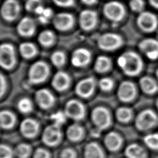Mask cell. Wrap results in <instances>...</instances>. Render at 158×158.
<instances>
[{"mask_svg":"<svg viewBox=\"0 0 158 158\" xmlns=\"http://www.w3.org/2000/svg\"><path fill=\"white\" fill-rule=\"evenodd\" d=\"M117 64L123 72L130 77L136 76L143 68L141 57L134 51H126L117 59Z\"/></svg>","mask_w":158,"mask_h":158,"instance_id":"1","label":"cell"},{"mask_svg":"<svg viewBox=\"0 0 158 158\" xmlns=\"http://www.w3.org/2000/svg\"><path fill=\"white\" fill-rule=\"evenodd\" d=\"M158 124V116L149 109L141 111L135 117V125L140 131H148L154 128Z\"/></svg>","mask_w":158,"mask_h":158,"instance_id":"2","label":"cell"},{"mask_svg":"<svg viewBox=\"0 0 158 158\" xmlns=\"http://www.w3.org/2000/svg\"><path fill=\"white\" fill-rule=\"evenodd\" d=\"M64 134L61 127L55 123H52L45 127L41 133L43 143L49 148H55L61 144Z\"/></svg>","mask_w":158,"mask_h":158,"instance_id":"3","label":"cell"},{"mask_svg":"<svg viewBox=\"0 0 158 158\" xmlns=\"http://www.w3.org/2000/svg\"><path fill=\"white\" fill-rule=\"evenodd\" d=\"M91 118L95 128L101 131L108 129L112 123L110 111L103 106L94 107L91 112Z\"/></svg>","mask_w":158,"mask_h":158,"instance_id":"4","label":"cell"},{"mask_svg":"<svg viewBox=\"0 0 158 158\" xmlns=\"http://www.w3.org/2000/svg\"><path fill=\"white\" fill-rule=\"evenodd\" d=\"M49 73L48 64L42 60L33 63L30 67L28 73V80L31 84H39L46 80Z\"/></svg>","mask_w":158,"mask_h":158,"instance_id":"5","label":"cell"},{"mask_svg":"<svg viewBox=\"0 0 158 158\" xmlns=\"http://www.w3.org/2000/svg\"><path fill=\"white\" fill-rule=\"evenodd\" d=\"M123 43V40L122 36L112 32L103 33L98 39V47L106 51H115L120 48Z\"/></svg>","mask_w":158,"mask_h":158,"instance_id":"6","label":"cell"},{"mask_svg":"<svg viewBox=\"0 0 158 158\" xmlns=\"http://www.w3.org/2000/svg\"><path fill=\"white\" fill-rule=\"evenodd\" d=\"M103 14L109 20L114 22L122 20L125 15V8L119 1H111L103 6Z\"/></svg>","mask_w":158,"mask_h":158,"instance_id":"7","label":"cell"},{"mask_svg":"<svg viewBox=\"0 0 158 158\" xmlns=\"http://www.w3.org/2000/svg\"><path fill=\"white\" fill-rule=\"evenodd\" d=\"M16 62L14 46L9 43H4L0 46V65L6 70L12 69Z\"/></svg>","mask_w":158,"mask_h":158,"instance_id":"8","label":"cell"},{"mask_svg":"<svg viewBox=\"0 0 158 158\" xmlns=\"http://www.w3.org/2000/svg\"><path fill=\"white\" fill-rule=\"evenodd\" d=\"M64 112L67 118L75 122L83 120L85 116V107L78 100L71 99L67 101L64 108Z\"/></svg>","mask_w":158,"mask_h":158,"instance_id":"9","label":"cell"},{"mask_svg":"<svg viewBox=\"0 0 158 158\" xmlns=\"http://www.w3.org/2000/svg\"><path fill=\"white\" fill-rule=\"evenodd\" d=\"M138 27L144 32L154 31L157 27L158 20L155 14L148 11H142L136 20Z\"/></svg>","mask_w":158,"mask_h":158,"instance_id":"10","label":"cell"},{"mask_svg":"<svg viewBox=\"0 0 158 158\" xmlns=\"http://www.w3.org/2000/svg\"><path fill=\"white\" fill-rule=\"evenodd\" d=\"M20 133L25 138L31 139L37 137L40 131V123L32 118L23 119L20 125Z\"/></svg>","mask_w":158,"mask_h":158,"instance_id":"11","label":"cell"},{"mask_svg":"<svg viewBox=\"0 0 158 158\" xmlns=\"http://www.w3.org/2000/svg\"><path fill=\"white\" fill-rule=\"evenodd\" d=\"M20 6L17 0H5L1 7V15L7 22L14 21L19 16Z\"/></svg>","mask_w":158,"mask_h":158,"instance_id":"12","label":"cell"},{"mask_svg":"<svg viewBox=\"0 0 158 158\" xmlns=\"http://www.w3.org/2000/svg\"><path fill=\"white\" fill-rule=\"evenodd\" d=\"M103 143L107 151L110 152H117L123 148L124 139L119 133L111 131L104 136Z\"/></svg>","mask_w":158,"mask_h":158,"instance_id":"13","label":"cell"},{"mask_svg":"<svg viewBox=\"0 0 158 158\" xmlns=\"http://www.w3.org/2000/svg\"><path fill=\"white\" fill-rule=\"evenodd\" d=\"M98 20V14L96 11L91 9H85L82 10L78 18L80 27L85 31H89L93 29Z\"/></svg>","mask_w":158,"mask_h":158,"instance_id":"14","label":"cell"},{"mask_svg":"<svg viewBox=\"0 0 158 158\" xmlns=\"http://www.w3.org/2000/svg\"><path fill=\"white\" fill-rule=\"evenodd\" d=\"M136 94V86L131 81H123L120 84L117 89V96L121 101L130 102L135 98Z\"/></svg>","mask_w":158,"mask_h":158,"instance_id":"15","label":"cell"},{"mask_svg":"<svg viewBox=\"0 0 158 158\" xmlns=\"http://www.w3.org/2000/svg\"><path fill=\"white\" fill-rule=\"evenodd\" d=\"M96 80L93 77H88L80 80L75 86L76 94L84 98H89L94 92Z\"/></svg>","mask_w":158,"mask_h":158,"instance_id":"16","label":"cell"},{"mask_svg":"<svg viewBox=\"0 0 158 158\" xmlns=\"http://www.w3.org/2000/svg\"><path fill=\"white\" fill-rule=\"evenodd\" d=\"M138 48L148 58L155 60L158 57V41L157 40L154 38L144 39L139 42Z\"/></svg>","mask_w":158,"mask_h":158,"instance_id":"17","label":"cell"},{"mask_svg":"<svg viewBox=\"0 0 158 158\" xmlns=\"http://www.w3.org/2000/svg\"><path fill=\"white\" fill-rule=\"evenodd\" d=\"M52 23L57 30L59 31H67L73 27L74 24V17L70 13L60 12L53 17Z\"/></svg>","mask_w":158,"mask_h":158,"instance_id":"18","label":"cell"},{"mask_svg":"<svg viewBox=\"0 0 158 158\" xmlns=\"http://www.w3.org/2000/svg\"><path fill=\"white\" fill-rule=\"evenodd\" d=\"M91 58V52L86 48H79L76 49L72 54L71 63L77 67L86 66Z\"/></svg>","mask_w":158,"mask_h":158,"instance_id":"19","label":"cell"},{"mask_svg":"<svg viewBox=\"0 0 158 158\" xmlns=\"http://www.w3.org/2000/svg\"><path fill=\"white\" fill-rule=\"evenodd\" d=\"M67 139L71 143H79L86 136V131L84 127L77 122L69 125L65 131Z\"/></svg>","mask_w":158,"mask_h":158,"instance_id":"20","label":"cell"},{"mask_svg":"<svg viewBox=\"0 0 158 158\" xmlns=\"http://www.w3.org/2000/svg\"><path fill=\"white\" fill-rule=\"evenodd\" d=\"M35 101L37 104L43 109H50L55 102V98L48 89L42 88L35 93Z\"/></svg>","mask_w":158,"mask_h":158,"instance_id":"21","label":"cell"},{"mask_svg":"<svg viewBox=\"0 0 158 158\" xmlns=\"http://www.w3.org/2000/svg\"><path fill=\"white\" fill-rule=\"evenodd\" d=\"M83 158H106L102 146L96 141L88 143L83 149Z\"/></svg>","mask_w":158,"mask_h":158,"instance_id":"22","label":"cell"},{"mask_svg":"<svg viewBox=\"0 0 158 158\" xmlns=\"http://www.w3.org/2000/svg\"><path fill=\"white\" fill-rule=\"evenodd\" d=\"M36 30V24L33 19L29 17H24L19 22L17 25L18 33L23 37L32 36Z\"/></svg>","mask_w":158,"mask_h":158,"instance_id":"23","label":"cell"},{"mask_svg":"<svg viewBox=\"0 0 158 158\" xmlns=\"http://www.w3.org/2000/svg\"><path fill=\"white\" fill-rule=\"evenodd\" d=\"M70 83V78L67 73L64 71L56 72L52 79L51 85L52 87L58 91L66 90Z\"/></svg>","mask_w":158,"mask_h":158,"instance_id":"24","label":"cell"},{"mask_svg":"<svg viewBox=\"0 0 158 158\" xmlns=\"http://www.w3.org/2000/svg\"><path fill=\"white\" fill-rule=\"evenodd\" d=\"M124 154L127 158H148L147 150L139 144L133 143L126 146Z\"/></svg>","mask_w":158,"mask_h":158,"instance_id":"25","label":"cell"},{"mask_svg":"<svg viewBox=\"0 0 158 158\" xmlns=\"http://www.w3.org/2000/svg\"><path fill=\"white\" fill-rule=\"evenodd\" d=\"M17 118L15 115L7 110H2L0 113V125L2 129L9 130L12 129L15 125Z\"/></svg>","mask_w":158,"mask_h":158,"instance_id":"26","label":"cell"},{"mask_svg":"<svg viewBox=\"0 0 158 158\" xmlns=\"http://www.w3.org/2000/svg\"><path fill=\"white\" fill-rule=\"evenodd\" d=\"M139 86L141 90L146 94H152L158 90V84L156 81L149 76H144L139 80Z\"/></svg>","mask_w":158,"mask_h":158,"instance_id":"27","label":"cell"},{"mask_svg":"<svg viewBox=\"0 0 158 158\" xmlns=\"http://www.w3.org/2000/svg\"><path fill=\"white\" fill-rule=\"evenodd\" d=\"M33 151L31 144L27 143H20L14 148L15 156L17 158H30L32 157Z\"/></svg>","mask_w":158,"mask_h":158,"instance_id":"28","label":"cell"},{"mask_svg":"<svg viewBox=\"0 0 158 158\" xmlns=\"http://www.w3.org/2000/svg\"><path fill=\"white\" fill-rule=\"evenodd\" d=\"M111 66L112 62L110 58L106 56H99L95 60L94 68L96 72L102 73L109 70Z\"/></svg>","mask_w":158,"mask_h":158,"instance_id":"29","label":"cell"},{"mask_svg":"<svg viewBox=\"0 0 158 158\" xmlns=\"http://www.w3.org/2000/svg\"><path fill=\"white\" fill-rule=\"evenodd\" d=\"M19 52L25 59H31L38 52L36 46L30 42H24L19 46Z\"/></svg>","mask_w":158,"mask_h":158,"instance_id":"30","label":"cell"},{"mask_svg":"<svg viewBox=\"0 0 158 158\" xmlns=\"http://www.w3.org/2000/svg\"><path fill=\"white\" fill-rule=\"evenodd\" d=\"M133 116L132 110L127 107H120L115 111V117L120 123H128L133 118Z\"/></svg>","mask_w":158,"mask_h":158,"instance_id":"31","label":"cell"},{"mask_svg":"<svg viewBox=\"0 0 158 158\" xmlns=\"http://www.w3.org/2000/svg\"><path fill=\"white\" fill-rule=\"evenodd\" d=\"M38 41L39 43L44 47L51 46L55 41L54 33L49 30L42 31L38 35Z\"/></svg>","mask_w":158,"mask_h":158,"instance_id":"32","label":"cell"},{"mask_svg":"<svg viewBox=\"0 0 158 158\" xmlns=\"http://www.w3.org/2000/svg\"><path fill=\"white\" fill-rule=\"evenodd\" d=\"M145 146L151 151H158V133H150L143 138Z\"/></svg>","mask_w":158,"mask_h":158,"instance_id":"33","label":"cell"},{"mask_svg":"<svg viewBox=\"0 0 158 158\" xmlns=\"http://www.w3.org/2000/svg\"><path fill=\"white\" fill-rule=\"evenodd\" d=\"M17 108L22 114H28L31 112L33 108L32 101L28 98H21L17 103Z\"/></svg>","mask_w":158,"mask_h":158,"instance_id":"34","label":"cell"},{"mask_svg":"<svg viewBox=\"0 0 158 158\" xmlns=\"http://www.w3.org/2000/svg\"><path fill=\"white\" fill-rule=\"evenodd\" d=\"M51 61L54 66L61 67L65 64V55L62 51H54L51 56Z\"/></svg>","mask_w":158,"mask_h":158,"instance_id":"35","label":"cell"},{"mask_svg":"<svg viewBox=\"0 0 158 158\" xmlns=\"http://www.w3.org/2000/svg\"><path fill=\"white\" fill-rule=\"evenodd\" d=\"M14 148L7 144L2 143L0 146V158H14Z\"/></svg>","mask_w":158,"mask_h":158,"instance_id":"36","label":"cell"},{"mask_svg":"<svg viewBox=\"0 0 158 158\" xmlns=\"http://www.w3.org/2000/svg\"><path fill=\"white\" fill-rule=\"evenodd\" d=\"M52 10L49 7H44L43 11L38 15V19L40 23L43 24L48 23L50 19L52 17Z\"/></svg>","mask_w":158,"mask_h":158,"instance_id":"37","label":"cell"},{"mask_svg":"<svg viewBox=\"0 0 158 158\" xmlns=\"http://www.w3.org/2000/svg\"><path fill=\"white\" fill-rule=\"evenodd\" d=\"M114 85V80L110 77L102 78L99 81V86L100 89L104 91H110Z\"/></svg>","mask_w":158,"mask_h":158,"instance_id":"38","label":"cell"},{"mask_svg":"<svg viewBox=\"0 0 158 158\" xmlns=\"http://www.w3.org/2000/svg\"><path fill=\"white\" fill-rule=\"evenodd\" d=\"M67 118V117L64 111L60 110H58L51 115V119L53 121V123H55L60 127L63 123H65Z\"/></svg>","mask_w":158,"mask_h":158,"instance_id":"39","label":"cell"},{"mask_svg":"<svg viewBox=\"0 0 158 158\" xmlns=\"http://www.w3.org/2000/svg\"><path fill=\"white\" fill-rule=\"evenodd\" d=\"M59 158H78V153L76 149L72 147H66L63 148L59 154Z\"/></svg>","mask_w":158,"mask_h":158,"instance_id":"40","label":"cell"},{"mask_svg":"<svg viewBox=\"0 0 158 158\" xmlns=\"http://www.w3.org/2000/svg\"><path fill=\"white\" fill-rule=\"evenodd\" d=\"M51 152L46 148L39 147L33 151L32 158H51Z\"/></svg>","mask_w":158,"mask_h":158,"instance_id":"41","label":"cell"},{"mask_svg":"<svg viewBox=\"0 0 158 158\" xmlns=\"http://www.w3.org/2000/svg\"><path fill=\"white\" fill-rule=\"evenodd\" d=\"M42 5V0H27L25 7L27 11L35 12L36 10Z\"/></svg>","mask_w":158,"mask_h":158,"instance_id":"42","label":"cell"},{"mask_svg":"<svg viewBox=\"0 0 158 158\" xmlns=\"http://www.w3.org/2000/svg\"><path fill=\"white\" fill-rule=\"evenodd\" d=\"M129 6L131 10L136 12H141L144 7V0H130Z\"/></svg>","mask_w":158,"mask_h":158,"instance_id":"43","label":"cell"},{"mask_svg":"<svg viewBox=\"0 0 158 158\" xmlns=\"http://www.w3.org/2000/svg\"><path fill=\"white\" fill-rule=\"evenodd\" d=\"M53 2L60 7H69L75 4V0H52Z\"/></svg>","mask_w":158,"mask_h":158,"instance_id":"44","label":"cell"},{"mask_svg":"<svg viewBox=\"0 0 158 158\" xmlns=\"http://www.w3.org/2000/svg\"><path fill=\"white\" fill-rule=\"evenodd\" d=\"M1 87H0V95L1 97L3 96V94L4 93L6 89V80L5 77L2 74L1 75Z\"/></svg>","mask_w":158,"mask_h":158,"instance_id":"45","label":"cell"},{"mask_svg":"<svg viewBox=\"0 0 158 158\" xmlns=\"http://www.w3.org/2000/svg\"><path fill=\"white\" fill-rule=\"evenodd\" d=\"M81 1L88 6H91L93 4H95L96 3H97L98 0H81Z\"/></svg>","mask_w":158,"mask_h":158,"instance_id":"46","label":"cell"},{"mask_svg":"<svg viewBox=\"0 0 158 158\" xmlns=\"http://www.w3.org/2000/svg\"><path fill=\"white\" fill-rule=\"evenodd\" d=\"M149 1V2L150 3V4L156 8V9H158V0H148Z\"/></svg>","mask_w":158,"mask_h":158,"instance_id":"47","label":"cell"},{"mask_svg":"<svg viewBox=\"0 0 158 158\" xmlns=\"http://www.w3.org/2000/svg\"><path fill=\"white\" fill-rule=\"evenodd\" d=\"M156 106H157V107L158 109V98H157V99L156 101Z\"/></svg>","mask_w":158,"mask_h":158,"instance_id":"48","label":"cell"},{"mask_svg":"<svg viewBox=\"0 0 158 158\" xmlns=\"http://www.w3.org/2000/svg\"><path fill=\"white\" fill-rule=\"evenodd\" d=\"M156 75H157V77L158 78V68H157V69L156 70Z\"/></svg>","mask_w":158,"mask_h":158,"instance_id":"49","label":"cell"}]
</instances>
